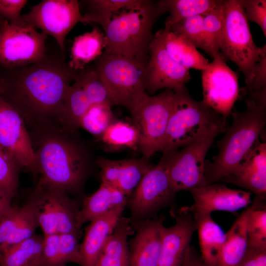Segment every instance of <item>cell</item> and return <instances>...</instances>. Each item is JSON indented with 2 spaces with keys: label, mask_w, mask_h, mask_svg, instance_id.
<instances>
[{
  "label": "cell",
  "mask_w": 266,
  "mask_h": 266,
  "mask_svg": "<svg viewBox=\"0 0 266 266\" xmlns=\"http://www.w3.org/2000/svg\"><path fill=\"white\" fill-rule=\"evenodd\" d=\"M219 134L212 133L180 150L163 154L159 163L166 170L175 193L207 185L204 174L205 159Z\"/></svg>",
  "instance_id": "cell-10"
},
{
  "label": "cell",
  "mask_w": 266,
  "mask_h": 266,
  "mask_svg": "<svg viewBox=\"0 0 266 266\" xmlns=\"http://www.w3.org/2000/svg\"><path fill=\"white\" fill-rule=\"evenodd\" d=\"M237 266H266V249L247 246L244 257Z\"/></svg>",
  "instance_id": "cell-44"
},
{
  "label": "cell",
  "mask_w": 266,
  "mask_h": 266,
  "mask_svg": "<svg viewBox=\"0 0 266 266\" xmlns=\"http://www.w3.org/2000/svg\"><path fill=\"white\" fill-rule=\"evenodd\" d=\"M128 197L116 187L101 182L98 189L92 195L85 197L80 211V224L101 216L112 209L127 205Z\"/></svg>",
  "instance_id": "cell-24"
},
{
  "label": "cell",
  "mask_w": 266,
  "mask_h": 266,
  "mask_svg": "<svg viewBox=\"0 0 266 266\" xmlns=\"http://www.w3.org/2000/svg\"><path fill=\"white\" fill-rule=\"evenodd\" d=\"M0 149L20 168L38 175L31 139L20 115L0 96Z\"/></svg>",
  "instance_id": "cell-15"
},
{
  "label": "cell",
  "mask_w": 266,
  "mask_h": 266,
  "mask_svg": "<svg viewBox=\"0 0 266 266\" xmlns=\"http://www.w3.org/2000/svg\"><path fill=\"white\" fill-rule=\"evenodd\" d=\"M174 98L172 90L165 89L157 95L149 96L131 112L139 134L138 148L147 159L161 151Z\"/></svg>",
  "instance_id": "cell-9"
},
{
  "label": "cell",
  "mask_w": 266,
  "mask_h": 266,
  "mask_svg": "<svg viewBox=\"0 0 266 266\" xmlns=\"http://www.w3.org/2000/svg\"><path fill=\"white\" fill-rule=\"evenodd\" d=\"M94 104L96 103L92 96L83 87L77 75L73 83L68 89L64 102L66 115L70 127L77 130L80 119Z\"/></svg>",
  "instance_id": "cell-33"
},
{
  "label": "cell",
  "mask_w": 266,
  "mask_h": 266,
  "mask_svg": "<svg viewBox=\"0 0 266 266\" xmlns=\"http://www.w3.org/2000/svg\"><path fill=\"white\" fill-rule=\"evenodd\" d=\"M181 266H208L192 247H190Z\"/></svg>",
  "instance_id": "cell-45"
},
{
  "label": "cell",
  "mask_w": 266,
  "mask_h": 266,
  "mask_svg": "<svg viewBox=\"0 0 266 266\" xmlns=\"http://www.w3.org/2000/svg\"><path fill=\"white\" fill-rule=\"evenodd\" d=\"M107 43L106 37L99 28L75 37L70 50L69 66L81 70L90 62L96 60L103 53Z\"/></svg>",
  "instance_id": "cell-29"
},
{
  "label": "cell",
  "mask_w": 266,
  "mask_h": 266,
  "mask_svg": "<svg viewBox=\"0 0 266 266\" xmlns=\"http://www.w3.org/2000/svg\"><path fill=\"white\" fill-rule=\"evenodd\" d=\"M198 232L201 258L208 266H217L226 233L211 214L194 215Z\"/></svg>",
  "instance_id": "cell-27"
},
{
  "label": "cell",
  "mask_w": 266,
  "mask_h": 266,
  "mask_svg": "<svg viewBox=\"0 0 266 266\" xmlns=\"http://www.w3.org/2000/svg\"><path fill=\"white\" fill-rule=\"evenodd\" d=\"M224 24L220 52L234 62L243 73L245 85L252 80L261 47L254 43L241 0H224Z\"/></svg>",
  "instance_id": "cell-7"
},
{
  "label": "cell",
  "mask_w": 266,
  "mask_h": 266,
  "mask_svg": "<svg viewBox=\"0 0 266 266\" xmlns=\"http://www.w3.org/2000/svg\"><path fill=\"white\" fill-rule=\"evenodd\" d=\"M42 254L37 266H66L59 249V234L44 236Z\"/></svg>",
  "instance_id": "cell-40"
},
{
  "label": "cell",
  "mask_w": 266,
  "mask_h": 266,
  "mask_svg": "<svg viewBox=\"0 0 266 266\" xmlns=\"http://www.w3.org/2000/svg\"><path fill=\"white\" fill-rule=\"evenodd\" d=\"M176 222L162 228V240L158 266H181L194 232L197 230L193 214L186 207L175 216Z\"/></svg>",
  "instance_id": "cell-18"
},
{
  "label": "cell",
  "mask_w": 266,
  "mask_h": 266,
  "mask_svg": "<svg viewBox=\"0 0 266 266\" xmlns=\"http://www.w3.org/2000/svg\"><path fill=\"white\" fill-rule=\"evenodd\" d=\"M247 20L256 23L266 36V0H241Z\"/></svg>",
  "instance_id": "cell-43"
},
{
  "label": "cell",
  "mask_w": 266,
  "mask_h": 266,
  "mask_svg": "<svg viewBox=\"0 0 266 266\" xmlns=\"http://www.w3.org/2000/svg\"><path fill=\"white\" fill-rule=\"evenodd\" d=\"M0 77V96L22 117L27 130L50 125H69L64 102L79 71L64 59L47 57Z\"/></svg>",
  "instance_id": "cell-1"
},
{
  "label": "cell",
  "mask_w": 266,
  "mask_h": 266,
  "mask_svg": "<svg viewBox=\"0 0 266 266\" xmlns=\"http://www.w3.org/2000/svg\"><path fill=\"white\" fill-rule=\"evenodd\" d=\"M164 216L140 221L132 227L134 237L129 241L130 266H158Z\"/></svg>",
  "instance_id": "cell-19"
},
{
  "label": "cell",
  "mask_w": 266,
  "mask_h": 266,
  "mask_svg": "<svg viewBox=\"0 0 266 266\" xmlns=\"http://www.w3.org/2000/svg\"><path fill=\"white\" fill-rule=\"evenodd\" d=\"M216 0H161L158 4L163 12H169L165 23L171 25L181 20L204 15L218 3Z\"/></svg>",
  "instance_id": "cell-31"
},
{
  "label": "cell",
  "mask_w": 266,
  "mask_h": 266,
  "mask_svg": "<svg viewBox=\"0 0 266 266\" xmlns=\"http://www.w3.org/2000/svg\"><path fill=\"white\" fill-rule=\"evenodd\" d=\"M224 24L223 0L203 16V29L207 52L213 59L220 55Z\"/></svg>",
  "instance_id": "cell-35"
},
{
  "label": "cell",
  "mask_w": 266,
  "mask_h": 266,
  "mask_svg": "<svg viewBox=\"0 0 266 266\" xmlns=\"http://www.w3.org/2000/svg\"><path fill=\"white\" fill-rule=\"evenodd\" d=\"M148 160L144 157L120 160L99 157L96 163L100 169L101 182L116 187L128 198L151 166Z\"/></svg>",
  "instance_id": "cell-20"
},
{
  "label": "cell",
  "mask_w": 266,
  "mask_h": 266,
  "mask_svg": "<svg viewBox=\"0 0 266 266\" xmlns=\"http://www.w3.org/2000/svg\"><path fill=\"white\" fill-rule=\"evenodd\" d=\"M203 15L181 20L169 25L170 30L186 38L197 48L207 52L205 38L203 29Z\"/></svg>",
  "instance_id": "cell-38"
},
{
  "label": "cell",
  "mask_w": 266,
  "mask_h": 266,
  "mask_svg": "<svg viewBox=\"0 0 266 266\" xmlns=\"http://www.w3.org/2000/svg\"><path fill=\"white\" fill-rule=\"evenodd\" d=\"M28 131L38 181L68 195L80 192L89 176L92 160L89 151L78 138L77 130L50 125Z\"/></svg>",
  "instance_id": "cell-2"
},
{
  "label": "cell",
  "mask_w": 266,
  "mask_h": 266,
  "mask_svg": "<svg viewBox=\"0 0 266 266\" xmlns=\"http://www.w3.org/2000/svg\"><path fill=\"white\" fill-rule=\"evenodd\" d=\"M111 106L107 103L92 105L80 119L78 126L100 137L114 121Z\"/></svg>",
  "instance_id": "cell-37"
},
{
  "label": "cell",
  "mask_w": 266,
  "mask_h": 266,
  "mask_svg": "<svg viewBox=\"0 0 266 266\" xmlns=\"http://www.w3.org/2000/svg\"><path fill=\"white\" fill-rule=\"evenodd\" d=\"M125 206L116 207L90 222L85 229L83 240L79 244L81 266H94L100 253L112 233Z\"/></svg>",
  "instance_id": "cell-23"
},
{
  "label": "cell",
  "mask_w": 266,
  "mask_h": 266,
  "mask_svg": "<svg viewBox=\"0 0 266 266\" xmlns=\"http://www.w3.org/2000/svg\"><path fill=\"white\" fill-rule=\"evenodd\" d=\"M102 142L109 148H138V132L132 124L123 121H114L100 137Z\"/></svg>",
  "instance_id": "cell-34"
},
{
  "label": "cell",
  "mask_w": 266,
  "mask_h": 266,
  "mask_svg": "<svg viewBox=\"0 0 266 266\" xmlns=\"http://www.w3.org/2000/svg\"><path fill=\"white\" fill-rule=\"evenodd\" d=\"M14 197L6 190L0 187V220L12 206V200Z\"/></svg>",
  "instance_id": "cell-46"
},
{
  "label": "cell",
  "mask_w": 266,
  "mask_h": 266,
  "mask_svg": "<svg viewBox=\"0 0 266 266\" xmlns=\"http://www.w3.org/2000/svg\"><path fill=\"white\" fill-rule=\"evenodd\" d=\"M172 111L161 149L163 154L178 150L214 133H225L227 118L202 101H198L186 87L174 92Z\"/></svg>",
  "instance_id": "cell-4"
},
{
  "label": "cell",
  "mask_w": 266,
  "mask_h": 266,
  "mask_svg": "<svg viewBox=\"0 0 266 266\" xmlns=\"http://www.w3.org/2000/svg\"><path fill=\"white\" fill-rule=\"evenodd\" d=\"M47 37L33 27H18L0 19V65L12 68L40 62L46 56Z\"/></svg>",
  "instance_id": "cell-12"
},
{
  "label": "cell",
  "mask_w": 266,
  "mask_h": 266,
  "mask_svg": "<svg viewBox=\"0 0 266 266\" xmlns=\"http://www.w3.org/2000/svg\"><path fill=\"white\" fill-rule=\"evenodd\" d=\"M164 14L157 1L145 0L140 7L114 14L102 29L106 52L148 63L153 27Z\"/></svg>",
  "instance_id": "cell-5"
},
{
  "label": "cell",
  "mask_w": 266,
  "mask_h": 266,
  "mask_svg": "<svg viewBox=\"0 0 266 266\" xmlns=\"http://www.w3.org/2000/svg\"><path fill=\"white\" fill-rule=\"evenodd\" d=\"M20 169L14 160L0 149V187L14 197L17 192Z\"/></svg>",
  "instance_id": "cell-39"
},
{
  "label": "cell",
  "mask_w": 266,
  "mask_h": 266,
  "mask_svg": "<svg viewBox=\"0 0 266 266\" xmlns=\"http://www.w3.org/2000/svg\"><path fill=\"white\" fill-rule=\"evenodd\" d=\"M94 69L106 88L112 105L132 111L149 95L144 78L148 63L103 51L95 60Z\"/></svg>",
  "instance_id": "cell-6"
},
{
  "label": "cell",
  "mask_w": 266,
  "mask_h": 266,
  "mask_svg": "<svg viewBox=\"0 0 266 266\" xmlns=\"http://www.w3.org/2000/svg\"><path fill=\"white\" fill-rule=\"evenodd\" d=\"M264 200L255 197L247 223V246L259 250L266 249V209L260 206Z\"/></svg>",
  "instance_id": "cell-36"
},
{
  "label": "cell",
  "mask_w": 266,
  "mask_h": 266,
  "mask_svg": "<svg viewBox=\"0 0 266 266\" xmlns=\"http://www.w3.org/2000/svg\"><path fill=\"white\" fill-rule=\"evenodd\" d=\"M83 1L87 7L84 17L89 23H97L102 28L114 14L123 9L130 10L139 7L145 0H90Z\"/></svg>",
  "instance_id": "cell-32"
},
{
  "label": "cell",
  "mask_w": 266,
  "mask_h": 266,
  "mask_svg": "<svg viewBox=\"0 0 266 266\" xmlns=\"http://www.w3.org/2000/svg\"><path fill=\"white\" fill-rule=\"evenodd\" d=\"M43 235L73 233L80 235V206L64 190L38 181L27 200Z\"/></svg>",
  "instance_id": "cell-8"
},
{
  "label": "cell",
  "mask_w": 266,
  "mask_h": 266,
  "mask_svg": "<svg viewBox=\"0 0 266 266\" xmlns=\"http://www.w3.org/2000/svg\"><path fill=\"white\" fill-rule=\"evenodd\" d=\"M221 182L244 188L263 200L266 195V142L257 143L233 175Z\"/></svg>",
  "instance_id": "cell-22"
},
{
  "label": "cell",
  "mask_w": 266,
  "mask_h": 266,
  "mask_svg": "<svg viewBox=\"0 0 266 266\" xmlns=\"http://www.w3.org/2000/svg\"><path fill=\"white\" fill-rule=\"evenodd\" d=\"M130 217L121 216L104 243L94 266H130Z\"/></svg>",
  "instance_id": "cell-25"
},
{
  "label": "cell",
  "mask_w": 266,
  "mask_h": 266,
  "mask_svg": "<svg viewBox=\"0 0 266 266\" xmlns=\"http://www.w3.org/2000/svg\"><path fill=\"white\" fill-rule=\"evenodd\" d=\"M149 50L144 78L146 93L153 94L162 89L175 92L186 88V83L191 78L189 69L169 56L164 46L160 30L154 34Z\"/></svg>",
  "instance_id": "cell-16"
},
{
  "label": "cell",
  "mask_w": 266,
  "mask_h": 266,
  "mask_svg": "<svg viewBox=\"0 0 266 266\" xmlns=\"http://www.w3.org/2000/svg\"><path fill=\"white\" fill-rule=\"evenodd\" d=\"M243 97L266 92V46L261 47L260 59L251 82L239 89Z\"/></svg>",
  "instance_id": "cell-41"
},
{
  "label": "cell",
  "mask_w": 266,
  "mask_h": 266,
  "mask_svg": "<svg viewBox=\"0 0 266 266\" xmlns=\"http://www.w3.org/2000/svg\"><path fill=\"white\" fill-rule=\"evenodd\" d=\"M251 205L236 219L226 233L217 266H237L247 247V223Z\"/></svg>",
  "instance_id": "cell-28"
},
{
  "label": "cell",
  "mask_w": 266,
  "mask_h": 266,
  "mask_svg": "<svg viewBox=\"0 0 266 266\" xmlns=\"http://www.w3.org/2000/svg\"><path fill=\"white\" fill-rule=\"evenodd\" d=\"M22 17L29 26L53 37L62 54L65 51L66 36L76 24H89L81 13L76 0H43Z\"/></svg>",
  "instance_id": "cell-13"
},
{
  "label": "cell",
  "mask_w": 266,
  "mask_h": 266,
  "mask_svg": "<svg viewBox=\"0 0 266 266\" xmlns=\"http://www.w3.org/2000/svg\"><path fill=\"white\" fill-rule=\"evenodd\" d=\"M175 194L164 166L152 165L127 200L132 226L157 217L160 210L173 204Z\"/></svg>",
  "instance_id": "cell-11"
},
{
  "label": "cell",
  "mask_w": 266,
  "mask_h": 266,
  "mask_svg": "<svg viewBox=\"0 0 266 266\" xmlns=\"http://www.w3.org/2000/svg\"><path fill=\"white\" fill-rule=\"evenodd\" d=\"M39 227L28 201L22 206H13L0 220V255L11 247L34 235Z\"/></svg>",
  "instance_id": "cell-21"
},
{
  "label": "cell",
  "mask_w": 266,
  "mask_h": 266,
  "mask_svg": "<svg viewBox=\"0 0 266 266\" xmlns=\"http://www.w3.org/2000/svg\"><path fill=\"white\" fill-rule=\"evenodd\" d=\"M201 71L202 101L228 119L239 98L238 75L221 54Z\"/></svg>",
  "instance_id": "cell-14"
},
{
  "label": "cell",
  "mask_w": 266,
  "mask_h": 266,
  "mask_svg": "<svg viewBox=\"0 0 266 266\" xmlns=\"http://www.w3.org/2000/svg\"><path fill=\"white\" fill-rule=\"evenodd\" d=\"M246 108L233 109L232 123L216 143L218 154L205 160L207 185L221 182L234 174L257 143L266 124V101L243 98Z\"/></svg>",
  "instance_id": "cell-3"
},
{
  "label": "cell",
  "mask_w": 266,
  "mask_h": 266,
  "mask_svg": "<svg viewBox=\"0 0 266 266\" xmlns=\"http://www.w3.org/2000/svg\"><path fill=\"white\" fill-rule=\"evenodd\" d=\"M160 32L167 53L178 64L188 69L202 70L207 66L208 60L186 38L171 32L168 24L165 23Z\"/></svg>",
  "instance_id": "cell-26"
},
{
  "label": "cell",
  "mask_w": 266,
  "mask_h": 266,
  "mask_svg": "<svg viewBox=\"0 0 266 266\" xmlns=\"http://www.w3.org/2000/svg\"><path fill=\"white\" fill-rule=\"evenodd\" d=\"M44 235L34 234L0 255V266H37L43 247Z\"/></svg>",
  "instance_id": "cell-30"
},
{
  "label": "cell",
  "mask_w": 266,
  "mask_h": 266,
  "mask_svg": "<svg viewBox=\"0 0 266 266\" xmlns=\"http://www.w3.org/2000/svg\"><path fill=\"white\" fill-rule=\"evenodd\" d=\"M28 2L26 0H0V19L18 27L29 26L23 19L21 12Z\"/></svg>",
  "instance_id": "cell-42"
},
{
  "label": "cell",
  "mask_w": 266,
  "mask_h": 266,
  "mask_svg": "<svg viewBox=\"0 0 266 266\" xmlns=\"http://www.w3.org/2000/svg\"><path fill=\"white\" fill-rule=\"evenodd\" d=\"M190 192L194 203L185 207L194 215L211 214L214 211L234 212L252 202L250 191L233 189L216 183Z\"/></svg>",
  "instance_id": "cell-17"
}]
</instances>
